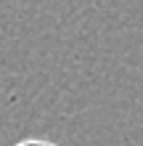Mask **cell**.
Wrapping results in <instances>:
<instances>
[{
  "label": "cell",
  "instance_id": "obj_1",
  "mask_svg": "<svg viewBox=\"0 0 143 146\" xmlns=\"http://www.w3.org/2000/svg\"><path fill=\"white\" fill-rule=\"evenodd\" d=\"M16 146H56V143H50V141H21V143H16Z\"/></svg>",
  "mask_w": 143,
  "mask_h": 146
}]
</instances>
